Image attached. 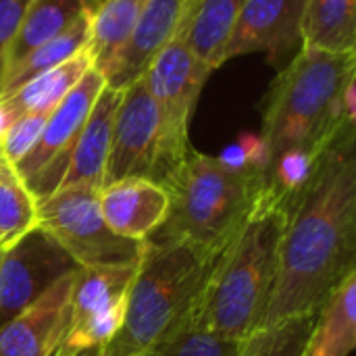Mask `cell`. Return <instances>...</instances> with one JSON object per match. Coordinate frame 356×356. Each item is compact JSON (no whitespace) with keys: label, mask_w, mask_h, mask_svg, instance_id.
<instances>
[{"label":"cell","mask_w":356,"mask_h":356,"mask_svg":"<svg viewBox=\"0 0 356 356\" xmlns=\"http://www.w3.org/2000/svg\"><path fill=\"white\" fill-rule=\"evenodd\" d=\"M355 271L356 146L348 125L319 154L305 186L286 198L277 273L261 327L319 313Z\"/></svg>","instance_id":"cell-1"},{"label":"cell","mask_w":356,"mask_h":356,"mask_svg":"<svg viewBox=\"0 0 356 356\" xmlns=\"http://www.w3.org/2000/svg\"><path fill=\"white\" fill-rule=\"evenodd\" d=\"M284 223L286 198L265 184L209 275L192 325L229 340H246L261 327L275 284Z\"/></svg>","instance_id":"cell-2"},{"label":"cell","mask_w":356,"mask_h":356,"mask_svg":"<svg viewBox=\"0 0 356 356\" xmlns=\"http://www.w3.org/2000/svg\"><path fill=\"white\" fill-rule=\"evenodd\" d=\"M221 254L186 242L148 238L129 286L119 332L100 356H152L192 317Z\"/></svg>","instance_id":"cell-3"},{"label":"cell","mask_w":356,"mask_h":356,"mask_svg":"<svg viewBox=\"0 0 356 356\" xmlns=\"http://www.w3.org/2000/svg\"><path fill=\"white\" fill-rule=\"evenodd\" d=\"M353 79L356 50L325 52L302 46L280 69L261 102V138L269 165L286 150L321 154L344 127L355 125L342 106L344 88Z\"/></svg>","instance_id":"cell-4"},{"label":"cell","mask_w":356,"mask_h":356,"mask_svg":"<svg viewBox=\"0 0 356 356\" xmlns=\"http://www.w3.org/2000/svg\"><path fill=\"white\" fill-rule=\"evenodd\" d=\"M265 184V173L234 169L217 156L190 148L161 184L169 194V213L150 238L186 242L221 254L236 238Z\"/></svg>","instance_id":"cell-5"},{"label":"cell","mask_w":356,"mask_h":356,"mask_svg":"<svg viewBox=\"0 0 356 356\" xmlns=\"http://www.w3.org/2000/svg\"><path fill=\"white\" fill-rule=\"evenodd\" d=\"M38 227L50 234L79 267L136 265L144 242L113 234L98 209V188H58L38 202Z\"/></svg>","instance_id":"cell-6"},{"label":"cell","mask_w":356,"mask_h":356,"mask_svg":"<svg viewBox=\"0 0 356 356\" xmlns=\"http://www.w3.org/2000/svg\"><path fill=\"white\" fill-rule=\"evenodd\" d=\"M175 167L165 140L161 111L144 77H140L121 94L104 184L123 177H146L163 184Z\"/></svg>","instance_id":"cell-7"},{"label":"cell","mask_w":356,"mask_h":356,"mask_svg":"<svg viewBox=\"0 0 356 356\" xmlns=\"http://www.w3.org/2000/svg\"><path fill=\"white\" fill-rule=\"evenodd\" d=\"M104 86V75L94 67L88 69L67 96L50 111L33 150L15 165L38 202L58 188L67 171L71 150Z\"/></svg>","instance_id":"cell-8"},{"label":"cell","mask_w":356,"mask_h":356,"mask_svg":"<svg viewBox=\"0 0 356 356\" xmlns=\"http://www.w3.org/2000/svg\"><path fill=\"white\" fill-rule=\"evenodd\" d=\"M213 71L200 63L181 38L171 40L142 75L161 111L169 154L179 165L190 152V121L198 96Z\"/></svg>","instance_id":"cell-9"},{"label":"cell","mask_w":356,"mask_h":356,"mask_svg":"<svg viewBox=\"0 0 356 356\" xmlns=\"http://www.w3.org/2000/svg\"><path fill=\"white\" fill-rule=\"evenodd\" d=\"M136 265L79 269L71 296V325L58 355L100 350L119 332Z\"/></svg>","instance_id":"cell-10"},{"label":"cell","mask_w":356,"mask_h":356,"mask_svg":"<svg viewBox=\"0 0 356 356\" xmlns=\"http://www.w3.org/2000/svg\"><path fill=\"white\" fill-rule=\"evenodd\" d=\"M75 269L79 265L73 257L40 227L4 248L0 254V327Z\"/></svg>","instance_id":"cell-11"},{"label":"cell","mask_w":356,"mask_h":356,"mask_svg":"<svg viewBox=\"0 0 356 356\" xmlns=\"http://www.w3.org/2000/svg\"><path fill=\"white\" fill-rule=\"evenodd\" d=\"M305 0H246L221 50L219 67L227 60L265 52L277 69L286 67L302 48Z\"/></svg>","instance_id":"cell-12"},{"label":"cell","mask_w":356,"mask_h":356,"mask_svg":"<svg viewBox=\"0 0 356 356\" xmlns=\"http://www.w3.org/2000/svg\"><path fill=\"white\" fill-rule=\"evenodd\" d=\"M79 269L63 275L0 327V356H56L60 353L71 325V296Z\"/></svg>","instance_id":"cell-13"},{"label":"cell","mask_w":356,"mask_h":356,"mask_svg":"<svg viewBox=\"0 0 356 356\" xmlns=\"http://www.w3.org/2000/svg\"><path fill=\"white\" fill-rule=\"evenodd\" d=\"M194 0H146L136 27L104 73L106 86L125 90L138 81L152 58L175 38H181Z\"/></svg>","instance_id":"cell-14"},{"label":"cell","mask_w":356,"mask_h":356,"mask_svg":"<svg viewBox=\"0 0 356 356\" xmlns=\"http://www.w3.org/2000/svg\"><path fill=\"white\" fill-rule=\"evenodd\" d=\"M98 209L106 227L127 240H148L167 219V190L146 177H123L98 190Z\"/></svg>","instance_id":"cell-15"},{"label":"cell","mask_w":356,"mask_h":356,"mask_svg":"<svg viewBox=\"0 0 356 356\" xmlns=\"http://www.w3.org/2000/svg\"><path fill=\"white\" fill-rule=\"evenodd\" d=\"M121 94L123 90H113L104 86V90L96 98L90 111V117L83 123V129L71 150V159H69L67 171L58 188L90 186V188L100 190L104 186L111 140H113V125H115L117 106L121 102Z\"/></svg>","instance_id":"cell-16"},{"label":"cell","mask_w":356,"mask_h":356,"mask_svg":"<svg viewBox=\"0 0 356 356\" xmlns=\"http://www.w3.org/2000/svg\"><path fill=\"white\" fill-rule=\"evenodd\" d=\"M100 0H29L17 33L6 48L2 73H10L29 52L56 38L81 15L96 10Z\"/></svg>","instance_id":"cell-17"},{"label":"cell","mask_w":356,"mask_h":356,"mask_svg":"<svg viewBox=\"0 0 356 356\" xmlns=\"http://www.w3.org/2000/svg\"><path fill=\"white\" fill-rule=\"evenodd\" d=\"M356 346V271L325 298L302 356H348Z\"/></svg>","instance_id":"cell-18"},{"label":"cell","mask_w":356,"mask_h":356,"mask_svg":"<svg viewBox=\"0 0 356 356\" xmlns=\"http://www.w3.org/2000/svg\"><path fill=\"white\" fill-rule=\"evenodd\" d=\"M92 56L88 48L69 60L60 63L58 67H52L38 77L23 83L19 90L8 94L6 98H0L4 108L10 113L13 119L27 115V113H50L65 96L67 92L81 79V75L92 69Z\"/></svg>","instance_id":"cell-19"},{"label":"cell","mask_w":356,"mask_h":356,"mask_svg":"<svg viewBox=\"0 0 356 356\" xmlns=\"http://www.w3.org/2000/svg\"><path fill=\"white\" fill-rule=\"evenodd\" d=\"M246 0H194L181 40L211 71L219 69L221 50Z\"/></svg>","instance_id":"cell-20"},{"label":"cell","mask_w":356,"mask_h":356,"mask_svg":"<svg viewBox=\"0 0 356 356\" xmlns=\"http://www.w3.org/2000/svg\"><path fill=\"white\" fill-rule=\"evenodd\" d=\"M302 46L325 52H353L356 0H305Z\"/></svg>","instance_id":"cell-21"},{"label":"cell","mask_w":356,"mask_h":356,"mask_svg":"<svg viewBox=\"0 0 356 356\" xmlns=\"http://www.w3.org/2000/svg\"><path fill=\"white\" fill-rule=\"evenodd\" d=\"M146 0H100L92 13L88 52L102 75L129 40Z\"/></svg>","instance_id":"cell-22"},{"label":"cell","mask_w":356,"mask_h":356,"mask_svg":"<svg viewBox=\"0 0 356 356\" xmlns=\"http://www.w3.org/2000/svg\"><path fill=\"white\" fill-rule=\"evenodd\" d=\"M94 13V10H92ZM92 13L81 15L75 23H71L65 31H60L50 42L42 44L33 52H29L10 73L0 77V98H6L15 90H19L29 79L38 77L40 73L58 67L60 63L69 60L71 56L83 52L90 44V23Z\"/></svg>","instance_id":"cell-23"},{"label":"cell","mask_w":356,"mask_h":356,"mask_svg":"<svg viewBox=\"0 0 356 356\" xmlns=\"http://www.w3.org/2000/svg\"><path fill=\"white\" fill-rule=\"evenodd\" d=\"M38 227V200L15 165L0 156V248Z\"/></svg>","instance_id":"cell-24"},{"label":"cell","mask_w":356,"mask_h":356,"mask_svg":"<svg viewBox=\"0 0 356 356\" xmlns=\"http://www.w3.org/2000/svg\"><path fill=\"white\" fill-rule=\"evenodd\" d=\"M319 313H305L259 327L244 342L238 356H302Z\"/></svg>","instance_id":"cell-25"},{"label":"cell","mask_w":356,"mask_h":356,"mask_svg":"<svg viewBox=\"0 0 356 356\" xmlns=\"http://www.w3.org/2000/svg\"><path fill=\"white\" fill-rule=\"evenodd\" d=\"M244 340H229L204 332L188 321L152 356H238Z\"/></svg>","instance_id":"cell-26"},{"label":"cell","mask_w":356,"mask_h":356,"mask_svg":"<svg viewBox=\"0 0 356 356\" xmlns=\"http://www.w3.org/2000/svg\"><path fill=\"white\" fill-rule=\"evenodd\" d=\"M48 115L46 113H27V115L17 117L10 123V127L6 129L4 138L0 140V156L6 159L10 165H17L19 161H23L38 144Z\"/></svg>","instance_id":"cell-27"},{"label":"cell","mask_w":356,"mask_h":356,"mask_svg":"<svg viewBox=\"0 0 356 356\" xmlns=\"http://www.w3.org/2000/svg\"><path fill=\"white\" fill-rule=\"evenodd\" d=\"M29 0H0V73L8 44L13 42Z\"/></svg>","instance_id":"cell-28"},{"label":"cell","mask_w":356,"mask_h":356,"mask_svg":"<svg viewBox=\"0 0 356 356\" xmlns=\"http://www.w3.org/2000/svg\"><path fill=\"white\" fill-rule=\"evenodd\" d=\"M15 119L10 117V113L4 108V104L0 102V140L4 138V134H6V129L10 127V123H13Z\"/></svg>","instance_id":"cell-29"},{"label":"cell","mask_w":356,"mask_h":356,"mask_svg":"<svg viewBox=\"0 0 356 356\" xmlns=\"http://www.w3.org/2000/svg\"><path fill=\"white\" fill-rule=\"evenodd\" d=\"M56 356H100V350H83V353H77V355H56Z\"/></svg>","instance_id":"cell-30"},{"label":"cell","mask_w":356,"mask_h":356,"mask_svg":"<svg viewBox=\"0 0 356 356\" xmlns=\"http://www.w3.org/2000/svg\"><path fill=\"white\" fill-rule=\"evenodd\" d=\"M0 254H2V248H0Z\"/></svg>","instance_id":"cell-31"}]
</instances>
